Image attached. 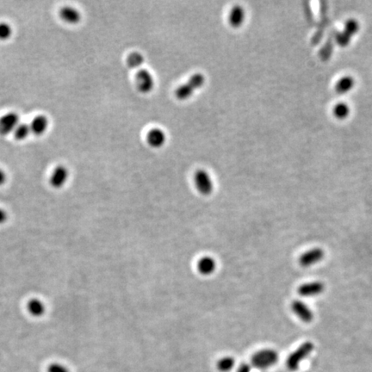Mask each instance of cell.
Wrapping results in <instances>:
<instances>
[{
	"mask_svg": "<svg viewBox=\"0 0 372 372\" xmlns=\"http://www.w3.org/2000/svg\"><path fill=\"white\" fill-rule=\"evenodd\" d=\"M204 84H205L204 75L201 73H196L194 74L191 75L187 82L179 85L176 89L175 91L176 97L179 100H187L194 94L195 91L203 87Z\"/></svg>",
	"mask_w": 372,
	"mask_h": 372,
	"instance_id": "6da1fadb",
	"label": "cell"
},
{
	"mask_svg": "<svg viewBox=\"0 0 372 372\" xmlns=\"http://www.w3.org/2000/svg\"><path fill=\"white\" fill-rule=\"evenodd\" d=\"M279 361V354L275 350L263 349L254 353L251 359V366L259 370L271 368Z\"/></svg>",
	"mask_w": 372,
	"mask_h": 372,
	"instance_id": "7a4b0ae2",
	"label": "cell"
},
{
	"mask_svg": "<svg viewBox=\"0 0 372 372\" xmlns=\"http://www.w3.org/2000/svg\"><path fill=\"white\" fill-rule=\"evenodd\" d=\"M314 350V344L305 342L301 344L298 349L292 353L287 359L286 365L291 371H297L300 366L301 361H303Z\"/></svg>",
	"mask_w": 372,
	"mask_h": 372,
	"instance_id": "3957f363",
	"label": "cell"
},
{
	"mask_svg": "<svg viewBox=\"0 0 372 372\" xmlns=\"http://www.w3.org/2000/svg\"><path fill=\"white\" fill-rule=\"evenodd\" d=\"M194 183L198 192L209 196L214 190V184L211 174L204 169H198L194 175Z\"/></svg>",
	"mask_w": 372,
	"mask_h": 372,
	"instance_id": "277c9868",
	"label": "cell"
},
{
	"mask_svg": "<svg viewBox=\"0 0 372 372\" xmlns=\"http://www.w3.org/2000/svg\"><path fill=\"white\" fill-rule=\"evenodd\" d=\"M136 83L137 89L143 93H149L154 87L155 81L153 75L148 69L141 68L136 73Z\"/></svg>",
	"mask_w": 372,
	"mask_h": 372,
	"instance_id": "5b68a950",
	"label": "cell"
},
{
	"mask_svg": "<svg viewBox=\"0 0 372 372\" xmlns=\"http://www.w3.org/2000/svg\"><path fill=\"white\" fill-rule=\"evenodd\" d=\"M21 123L18 114L14 111H10L0 117V135L7 136L13 134L17 125Z\"/></svg>",
	"mask_w": 372,
	"mask_h": 372,
	"instance_id": "8992f818",
	"label": "cell"
},
{
	"mask_svg": "<svg viewBox=\"0 0 372 372\" xmlns=\"http://www.w3.org/2000/svg\"><path fill=\"white\" fill-rule=\"evenodd\" d=\"M68 177H69L68 169L64 165H59L54 169L52 174L50 176V179H49L50 185L55 189H61L68 182Z\"/></svg>",
	"mask_w": 372,
	"mask_h": 372,
	"instance_id": "52a82bcc",
	"label": "cell"
},
{
	"mask_svg": "<svg viewBox=\"0 0 372 372\" xmlns=\"http://www.w3.org/2000/svg\"><path fill=\"white\" fill-rule=\"evenodd\" d=\"M323 258V250L317 247L302 253L299 259V263L302 267H309L320 262Z\"/></svg>",
	"mask_w": 372,
	"mask_h": 372,
	"instance_id": "ba28073f",
	"label": "cell"
},
{
	"mask_svg": "<svg viewBox=\"0 0 372 372\" xmlns=\"http://www.w3.org/2000/svg\"><path fill=\"white\" fill-rule=\"evenodd\" d=\"M292 308L294 314L303 322L309 323L314 319L313 312L303 301H299V300L292 301Z\"/></svg>",
	"mask_w": 372,
	"mask_h": 372,
	"instance_id": "9c48e42d",
	"label": "cell"
},
{
	"mask_svg": "<svg viewBox=\"0 0 372 372\" xmlns=\"http://www.w3.org/2000/svg\"><path fill=\"white\" fill-rule=\"evenodd\" d=\"M147 142L153 149H159L166 143V134L159 128H153L147 134Z\"/></svg>",
	"mask_w": 372,
	"mask_h": 372,
	"instance_id": "30bf717a",
	"label": "cell"
},
{
	"mask_svg": "<svg viewBox=\"0 0 372 372\" xmlns=\"http://www.w3.org/2000/svg\"><path fill=\"white\" fill-rule=\"evenodd\" d=\"M245 20H246V10L244 9V7L239 4L233 5L231 8L229 15H228V22H229L230 25L233 28L238 29L239 27L242 26Z\"/></svg>",
	"mask_w": 372,
	"mask_h": 372,
	"instance_id": "8fae6325",
	"label": "cell"
},
{
	"mask_svg": "<svg viewBox=\"0 0 372 372\" xmlns=\"http://www.w3.org/2000/svg\"><path fill=\"white\" fill-rule=\"evenodd\" d=\"M59 15L64 22L70 24H77L80 22L82 17L80 11L71 5L62 7L59 11Z\"/></svg>",
	"mask_w": 372,
	"mask_h": 372,
	"instance_id": "7c38bea8",
	"label": "cell"
},
{
	"mask_svg": "<svg viewBox=\"0 0 372 372\" xmlns=\"http://www.w3.org/2000/svg\"><path fill=\"white\" fill-rule=\"evenodd\" d=\"M324 289H325V285L321 282H311V283H307L304 285H301L298 288V294L301 297L310 298V297L317 296V295L322 293Z\"/></svg>",
	"mask_w": 372,
	"mask_h": 372,
	"instance_id": "4fadbf2b",
	"label": "cell"
},
{
	"mask_svg": "<svg viewBox=\"0 0 372 372\" xmlns=\"http://www.w3.org/2000/svg\"><path fill=\"white\" fill-rule=\"evenodd\" d=\"M49 121L44 115H37L29 123L31 134L35 136H42L49 129Z\"/></svg>",
	"mask_w": 372,
	"mask_h": 372,
	"instance_id": "5bb4252c",
	"label": "cell"
},
{
	"mask_svg": "<svg viewBox=\"0 0 372 372\" xmlns=\"http://www.w3.org/2000/svg\"><path fill=\"white\" fill-rule=\"evenodd\" d=\"M217 266L216 259L210 256H205L198 260L197 268L198 272L202 275L210 276L216 272Z\"/></svg>",
	"mask_w": 372,
	"mask_h": 372,
	"instance_id": "9a60e30c",
	"label": "cell"
},
{
	"mask_svg": "<svg viewBox=\"0 0 372 372\" xmlns=\"http://www.w3.org/2000/svg\"><path fill=\"white\" fill-rule=\"evenodd\" d=\"M27 310L34 317H41L45 314L46 306L38 298H33L27 304Z\"/></svg>",
	"mask_w": 372,
	"mask_h": 372,
	"instance_id": "2e32d148",
	"label": "cell"
},
{
	"mask_svg": "<svg viewBox=\"0 0 372 372\" xmlns=\"http://www.w3.org/2000/svg\"><path fill=\"white\" fill-rule=\"evenodd\" d=\"M144 62H145L144 55L142 53L137 52V51L131 53L127 58V64L130 68H134V69L141 68Z\"/></svg>",
	"mask_w": 372,
	"mask_h": 372,
	"instance_id": "e0dca14e",
	"label": "cell"
},
{
	"mask_svg": "<svg viewBox=\"0 0 372 372\" xmlns=\"http://www.w3.org/2000/svg\"><path fill=\"white\" fill-rule=\"evenodd\" d=\"M30 134H31V130H30L29 123H22V122L17 125L16 130H14L13 132L14 137L18 141L27 139Z\"/></svg>",
	"mask_w": 372,
	"mask_h": 372,
	"instance_id": "ac0fdd59",
	"label": "cell"
},
{
	"mask_svg": "<svg viewBox=\"0 0 372 372\" xmlns=\"http://www.w3.org/2000/svg\"><path fill=\"white\" fill-rule=\"evenodd\" d=\"M235 366V360L232 357H223L217 362V369L222 372H228Z\"/></svg>",
	"mask_w": 372,
	"mask_h": 372,
	"instance_id": "d6986e66",
	"label": "cell"
},
{
	"mask_svg": "<svg viewBox=\"0 0 372 372\" xmlns=\"http://www.w3.org/2000/svg\"><path fill=\"white\" fill-rule=\"evenodd\" d=\"M13 32L12 27L10 23L6 22H1L0 23V40L1 41H5L10 38Z\"/></svg>",
	"mask_w": 372,
	"mask_h": 372,
	"instance_id": "ffe728a7",
	"label": "cell"
},
{
	"mask_svg": "<svg viewBox=\"0 0 372 372\" xmlns=\"http://www.w3.org/2000/svg\"><path fill=\"white\" fill-rule=\"evenodd\" d=\"M348 112H349V110H348V107L346 106V104H338L334 109V113L337 117H340V118L346 117Z\"/></svg>",
	"mask_w": 372,
	"mask_h": 372,
	"instance_id": "44dd1931",
	"label": "cell"
},
{
	"mask_svg": "<svg viewBox=\"0 0 372 372\" xmlns=\"http://www.w3.org/2000/svg\"><path fill=\"white\" fill-rule=\"evenodd\" d=\"M48 372H69L68 368L58 363H53L48 368Z\"/></svg>",
	"mask_w": 372,
	"mask_h": 372,
	"instance_id": "7402d4cb",
	"label": "cell"
},
{
	"mask_svg": "<svg viewBox=\"0 0 372 372\" xmlns=\"http://www.w3.org/2000/svg\"><path fill=\"white\" fill-rule=\"evenodd\" d=\"M252 372V366L246 363H243L237 370V372Z\"/></svg>",
	"mask_w": 372,
	"mask_h": 372,
	"instance_id": "603a6c76",
	"label": "cell"
},
{
	"mask_svg": "<svg viewBox=\"0 0 372 372\" xmlns=\"http://www.w3.org/2000/svg\"><path fill=\"white\" fill-rule=\"evenodd\" d=\"M8 220V214L2 208H0V225L6 223Z\"/></svg>",
	"mask_w": 372,
	"mask_h": 372,
	"instance_id": "cb8c5ba5",
	"label": "cell"
},
{
	"mask_svg": "<svg viewBox=\"0 0 372 372\" xmlns=\"http://www.w3.org/2000/svg\"><path fill=\"white\" fill-rule=\"evenodd\" d=\"M7 176L3 169L0 168V186L6 182Z\"/></svg>",
	"mask_w": 372,
	"mask_h": 372,
	"instance_id": "d4e9b609",
	"label": "cell"
}]
</instances>
